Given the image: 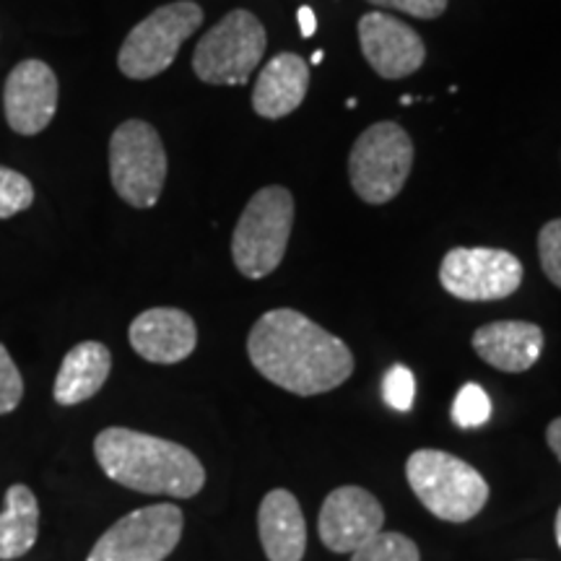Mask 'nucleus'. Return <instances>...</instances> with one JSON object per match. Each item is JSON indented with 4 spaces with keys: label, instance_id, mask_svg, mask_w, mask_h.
Here are the masks:
<instances>
[{
    "label": "nucleus",
    "instance_id": "nucleus-1",
    "mask_svg": "<svg viewBox=\"0 0 561 561\" xmlns=\"http://www.w3.org/2000/svg\"><path fill=\"white\" fill-rule=\"evenodd\" d=\"M248 354L265 380L301 398L335 390L354 371V354L339 335L286 307L252 325Z\"/></svg>",
    "mask_w": 561,
    "mask_h": 561
},
{
    "label": "nucleus",
    "instance_id": "nucleus-2",
    "mask_svg": "<svg viewBox=\"0 0 561 561\" xmlns=\"http://www.w3.org/2000/svg\"><path fill=\"white\" fill-rule=\"evenodd\" d=\"M94 455L112 481L140 494L191 500L206 483V468L187 447L123 426L96 434Z\"/></svg>",
    "mask_w": 561,
    "mask_h": 561
},
{
    "label": "nucleus",
    "instance_id": "nucleus-3",
    "mask_svg": "<svg viewBox=\"0 0 561 561\" xmlns=\"http://www.w3.org/2000/svg\"><path fill=\"white\" fill-rule=\"evenodd\" d=\"M405 476L413 494L439 520H473L489 500L486 479L450 453L416 450L405 462Z\"/></svg>",
    "mask_w": 561,
    "mask_h": 561
},
{
    "label": "nucleus",
    "instance_id": "nucleus-4",
    "mask_svg": "<svg viewBox=\"0 0 561 561\" xmlns=\"http://www.w3.org/2000/svg\"><path fill=\"white\" fill-rule=\"evenodd\" d=\"M294 227V198L268 185L252 195L231 237V257L244 278H265L284 261Z\"/></svg>",
    "mask_w": 561,
    "mask_h": 561
},
{
    "label": "nucleus",
    "instance_id": "nucleus-5",
    "mask_svg": "<svg viewBox=\"0 0 561 561\" xmlns=\"http://www.w3.org/2000/svg\"><path fill=\"white\" fill-rule=\"evenodd\" d=\"M265 26L255 13L237 9L198 42L193 53V70L210 87H244L263 60Z\"/></svg>",
    "mask_w": 561,
    "mask_h": 561
},
{
    "label": "nucleus",
    "instance_id": "nucleus-6",
    "mask_svg": "<svg viewBox=\"0 0 561 561\" xmlns=\"http://www.w3.org/2000/svg\"><path fill=\"white\" fill-rule=\"evenodd\" d=\"M413 167L411 136L398 123H375L356 138L348 178L364 203L382 206L403 191Z\"/></svg>",
    "mask_w": 561,
    "mask_h": 561
},
{
    "label": "nucleus",
    "instance_id": "nucleus-7",
    "mask_svg": "<svg viewBox=\"0 0 561 561\" xmlns=\"http://www.w3.org/2000/svg\"><path fill=\"white\" fill-rule=\"evenodd\" d=\"M110 178L133 208H153L167 182V151L151 123L125 121L110 138Z\"/></svg>",
    "mask_w": 561,
    "mask_h": 561
},
{
    "label": "nucleus",
    "instance_id": "nucleus-8",
    "mask_svg": "<svg viewBox=\"0 0 561 561\" xmlns=\"http://www.w3.org/2000/svg\"><path fill=\"white\" fill-rule=\"evenodd\" d=\"M203 24V9L193 0L161 5L149 13L125 37L117 66L133 81H146L164 73L178 58L182 42L191 39Z\"/></svg>",
    "mask_w": 561,
    "mask_h": 561
},
{
    "label": "nucleus",
    "instance_id": "nucleus-9",
    "mask_svg": "<svg viewBox=\"0 0 561 561\" xmlns=\"http://www.w3.org/2000/svg\"><path fill=\"white\" fill-rule=\"evenodd\" d=\"M185 515L178 504H151L125 515L94 543L87 561H164L178 549Z\"/></svg>",
    "mask_w": 561,
    "mask_h": 561
},
{
    "label": "nucleus",
    "instance_id": "nucleus-10",
    "mask_svg": "<svg viewBox=\"0 0 561 561\" xmlns=\"http://www.w3.org/2000/svg\"><path fill=\"white\" fill-rule=\"evenodd\" d=\"M439 284L462 301L507 299L520 289L523 263L507 250L455 248L439 265Z\"/></svg>",
    "mask_w": 561,
    "mask_h": 561
},
{
    "label": "nucleus",
    "instance_id": "nucleus-11",
    "mask_svg": "<svg viewBox=\"0 0 561 561\" xmlns=\"http://www.w3.org/2000/svg\"><path fill=\"white\" fill-rule=\"evenodd\" d=\"M58 76L42 60H21L11 70L3 91V110L11 130L19 136H37L53 123L58 110Z\"/></svg>",
    "mask_w": 561,
    "mask_h": 561
},
{
    "label": "nucleus",
    "instance_id": "nucleus-12",
    "mask_svg": "<svg viewBox=\"0 0 561 561\" xmlns=\"http://www.w3.org/2000/svg\"><path fill=\"white\" fill-rule=\"evenodd\" d=\"M359 45L367 62L380 79L398 81L424 66V39L388 13L371 11L359 19Z\"/></svg>",
    "mask_w": 561,
    "mask_h": 561
},
{
    "label": "nucleus",
    "instance_id": "nucleus-13",
    "mask_svg": "<svg viewBox=\"0 0 561 561\" xmlns=\"http://www.w3.org/2000/svg\"><path fill=\"white\" fill-rule=\"evenodd\" d=\"M382 504L362 486H341L320 510V538L335 553H354L382 530Z\"/></svg>",
    "mask_w": 561,
    "mask_h": 561
},
{
    "label": "nucleus",
    "instance_id": "nucleus-14",
    "mask_svg": "<svg viewBox=\"0 0 561 561\" xmlns=\"http://www.w3.org/2000/svg\"><path fill=\"white\" fill-rule=\"evenodd\" d=\"M130 346L153 364H178L195 351L198 328L187 312L174 307H153L130 322Z\"/></svg>",
    "mask_w": 561,
    "mask_h": 561
},
{
    "label": "nucleus",
    "instance_id": "nucleus-15",
    "mask_svg": "<svg viewBox=\"0 0 561 561\" xmlns=\"http://www.w3.org/2000/svg\"><path fill=\"white\" fill-rule=\"evenodd\" d=\"M543 331L536 322L525 320H500L489 322L473 333V351L494 369L517 371L530 369L541 359Z\"/></svg>",
    "mask_w": 561,
    "mask_h": 561
},
{
    "label": "nucleus",
    "instance_id": "nucleus-16",
    "mask_svg": "<svg viewBox=\"0 0 561 561\" xmlns=\"http://www.w3.org/2000/svg\"><path fill=\"white\" fill-rule=\"evenodd\" d=\"M310 89V66L294 53H280L261 70L252 91V110L265 121H280L305 102Z\"/></svg>",
    "mask_w": 561,
    "mask_h": 561
},
{
    "label": "nucleus",
    "instance_id": "nucleus-17",
    "mask_svg": "<svg viewBox=\"0 0 561 561\" xmlns=\"http://www.w3.org/2000/svg\"><path fill=\"white\" fill-rule=\"evenodd\" d=\"M257 530L268 561H301L307 549V523L297 496L286 489L265 494L257 512Z\"/></svg>",
    "mask_w": 561,
    "mask_h": 561
},
{
    "label": "nucleus",
    "instance_id": "nucleus-18",
    "mask_svg": "<svg viewBox=\"0 0 561 561\" xmlns=\"http://www.w3.org/2000/svg\"><path fill=\"white\" fill-rule=\"evenodd\" d=\"M112 369L110 348L100 341H83L62 359L55 377V401L60 405H79L104 388Z\"/></svg>",
    "mask_w": 561,
    "mask_h": 561
},
{
    "label": "nucleus",
    "instance_id": "nucleus-19",
    "mask_svg": "<svg viewBox=\"0 0 561 561\" xmlns=\"http://www.w3.org/2000/svg\"><path fill=\"white\" fill-rule=\"evenodd\" d=\"M39 504L24 483L5 491V510L0 512V561L24 557L37 543Z\"/></svg>",
    "mask_w": 561,
    "mask_h": 561
},
{
    "label": "nucleus",
    "instance_id": "nucleus-20",
    "mask_svg": "<svg viewBox=\"0 0 561 561\" xmlns=\"http://www.w3.org/2000/svg\"><path fill=\"white\" fill-rule=\"evenodd\" d=\"M351 561H421L416 543L401 533H377L354 551Z\"/></svg>",
    "mask_w": 561,
    "mask_h": 561
},
{
    "label": "nucleus",
    "instance_id": "nucleus-21",
    "mask_svg": "<svg viewBox=\"0 0 561 561\" xmlns=\"http://www.w3.org/2000/svg\"><path fill=\"white\" fill-rule=\"evenodd\" d=\"M491 416V401L481 385H462L453 403V421L460 430H479Z\"/></svg>",
    "mask_w": 561,
    "mask_h": 561
},
{
    "label": "nucleus",
    "instance_id": "nucleus-22",
    "mask_svg": "<svg viewBox=\"0 0 561 561\" xmlns=\"http://www.w3.org/2000/svg\"><path fill=\"white\" fill-rule=\"evenodd\" d=\"M34 203V185L16 170L0 167V219H11Z\"/></svg>",
    "mask_w": 561,
    "mask_h": 561
},
{
    "label": "nucleus",
    "instance_id": "nucleus-23",
    "mask_svg": "<svg viewBox=\"0 0 561 561\" xmlns=\"http://www.w3.org/2000/svg\"><path fill=\"white\" fill-rule=\"evenodd\" d=\"M382 398L392 411H401V413L411 411L413 398H416V380H413V371L409 367H403V364L390 367L382 380Z\"/></svg>",
    "mask_w": 561,
    "mask_h": 561
},
{
    "label": "nucleus",
    "instance_id": "nucleus-24",
    "mask_svg": "<svg viewBox=\"0 0 561 561\" xmlns=\"http://www.w3.org/2000/svg\"><path fill=\"white\" fill-rule=\"evenodd\" d=\"M538 257H541V268L551 284L561 289V219H553L541 229Z\"/></svg>",
    "mask_w": 561,
    "mask_h": 561
},
{
    "label": "nucleus",
    "instance_id": "nucleus-25",
    "mask_svg": "<svg viewBox=\"0 0 561 561\" xmlns=\"http://www.w3.org/2000/svg\"><path fill=\"white\" fill-rule=\"evenodd\" d=\"M24 398V380H21V371L16 362L11 359L9 348L0 343V416L11 413Z\"/></svg>",
    "mask_w": 561,
    "mask_h": 561
},
{
    "label": "nucleus",
    "instance_id": "nucleus-26",
    "mask_svg": "<svg viewBox=\"0 0 561 561\" xmlns=\"http://www.w3.org/2000/svg\"><path fill=\"white\" fill-rule=\"evenodd\" d=\"M377 9L409 13L413 19H437L447 11V0H369Z\"/></svg>",
    "mask_w": 561,
    "mask_h": 561
},
{
    "label": "nucleus",
    "instance_id": "nucleus-27",
    "mask_svg": "<svg viewBox=\"0 0 561 561\" xmlns=\"http://www.w3.org/2000/svg\"><path fill=\"white\" fill-rule=\"evenodd\" d=\"M297 21H299V30H301V37H312L314 30H318V19H314V11L310 5H301L297 11Z\"/></svg>",
    "mask_w": 561,
    "mask_h": 561
},
{
    "label": "nucleus",
    "instance_id": "nucleus-28",
    "mask_svg": "<svg viewBox=\"0 0 561 561\" xmlns=\"http://www.w3.org/2000/svg\"><path fill=\"white\" fill-rule=\"evenodd\" d=\"M546 442H549L553 455L561 460V416L553 419L549 424V430H546Z\"/></svg>",
    "mask_w": 561,
    "mask_h": 561
},
{
    "label": "nucleus",
    "instance_id": "nucleus-29",
    "mask_svg": "<svg viewBox=\"0 0 561 561\" xmlns=\"http://www.w3.org/2000/svg\"><path fill=\"white\" fill-rule=\"evenodd\" d=\"M553 530H557V543H559V549H561V507L557 512V525H553Z\"/></svg>",
    "mask_w": 561,
    "mask_h": 561
},
{
    "label": "nucleus",
    "instance_id": "nucleus-30",
    "mask_svg": "<svg viewBox=\"0 0 561 561\" xmlns=\"http://www.w3.org/2000/svg\"><path fill=\"white\" fill-rule=\"evenodd\" d=\"M312 62H314V66H318V62H322V53H320V50L312 55Z\"/></svg>",
    "mask_w": 561,
    "mask_h": 561
},
{
    "label": "nucleus",
    "instance_id": "nucleus-31",
    "mask_svg": "<svg viewBox=\"0 0 561 561\" xmlns=\"http://www.w3.org/2000/svg\"><path fill=\"white\" fill-rule=\"evenodd\" d=\"M411 102H413V96H411V94H405L403 100H401V104H411Z\"/></svg>",
    "mask_w": 561,
    "mask_h": 561
}]
</instances>
